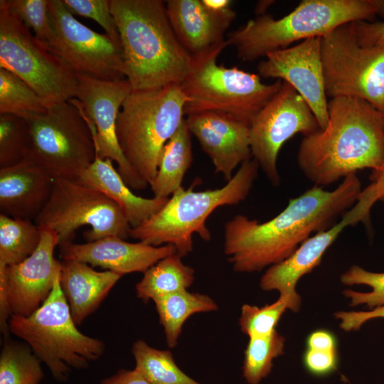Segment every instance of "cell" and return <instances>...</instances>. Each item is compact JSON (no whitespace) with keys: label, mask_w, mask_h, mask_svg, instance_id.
<instances>
[{"label":"cell","mask_w":384,"mask_h":384,"mask_svg":"<svg viewBox=\"0 0 384 384\" xmlns=\"http://www.w3.org/2000/svg\"><path fill=\"white\" fill-rule=\"evenodd\" d=\"M356 174L334 190L315 186L289 201L273 218L260 223L238 214L224 226V252L237 272H259L289 257L311 233L325 230L361 193Z\"/></svg>","instance_id":"1"},{"label":"cell","mask_w":384,"mask_h":384,"mask_svg":"<svg viewBox=\"0 0 384 384\" xmlns=\"http://www.w3.org/2000/svg\"><path fill=\"white\" fill-rule=\"evenodd\" d=\"M326 127L304 137L297 163L315 186H326L384 161V114L368 102L336 97L328 102Z\"/></svg>","instance_id":"2"},{"label":"cell","mask_w":384,"mask_h":384,"mask_svg":"<svg viewBox=\"0 0 384 384\" xmlns=\"http://www.w3.org/2000/svg\"><path fill=\"white\" fill-rule=\"evenodd\" d=\"M132 91L180 84L193 56L177 38L161 0H110Z\"/></svg>","instance_id":"3"},{"label":"cell","mask_w":384,"mask_h":384,"mask_svg":"<svg viewBox=\"0 0 384 384\" xmlns=\"http://www.w3.org/2000/svg\"><path fill=\"white\" fill-rule=\"evenodd\" d=\"M377 16L384 18V0H302L280 18L265 14L247 21L226 40L239 58L250 62L343 24L374 21Z\"/></svg>","instance_id":"4"},{"label":"cell","mask_w":384,"mask_h":384,"mask_svg":"<svg viewBox=\"0 0 384 384\" xmlns=\"http://www.w3.org/2000/svg\"><path fill=\"white\" fill-rule=\"evenodd\" d=\"M259 164L254 159L242 163L223 187L193 191L183 186L173 193L163 207L146 222L131 228L129 237L153 246L171 245L181 257L193 250V235L206 240L211 235L206 221L218 208L244 201L255 181Z\"/></svg>","instance_id":"5"},{"label":"cell","mask_w":384,"mask_h":384,"mask_svg":"<svg viewBox=\"0 0 384 384\" xmlns=\"http://www.w3.org/2000/svg\"><path fill=\"white\" fill-rule=\"evenodd\" d=\"M187 98L178 84L132 91L118 114L116 132L122 154L149 186L166 142L185 119Z\"/></svg>","instance_id":"6"},{"label":"cell","mask_w":384,"mask_h":384,"mask_svg":"<svg viewBox=\"0 0 384 384\" xmlns=\"http://www.w3.org/2000/svg\"><path fill=\"white\" fill-rule=\"evenodd\" d=\"M228 42L193 56L190 70L179 84L187 98L185 115L202 112L227 114L247 124L281 87L282 80L266 84L260 77L217 59Z\"/></svg>","instance_id":"7"},{"label":"cell","mask_w":384,"mask_h":384,"mask_svg":"<svg viewBox=\"0 0 384 384\" xmlns=\"http://www.w3.org/2000/svg\"><path fill=\"white\" fill-rule=\"evenodd\" d=\"M9 329L30 346L60 382L68 380L73 368H87L105 350L103 341L78 329L59 278L49 297L33 314L27 317L10 316Z\"/></svg>","instance_id":"8"},{"label":"cell","mask_w":384,"mask_h":384,"mask_svg":"<svg viewBox=\"0 0 384 384\" xmlns=\"http://www.w3.org/2000/svg\"><path fill=\"white\" fill-rule=\"evenodd\" d=\"M27 120L26 158L54 179L77 181L96 157L91 129L80 107L72 100L54 103Z\"/></svg>","instance_id":"9"},{"label":"cell","mask_w":384,"mask_h":384,"mask_svg":"<svg viewBox=\"0 0 384 384\" xmlns=\"http://www.w3.org/2000/svg\"><path fill=\"white\" fill-rule=\"evenodd\" d=\"M0 68L16 75L50 105L76 97L77 73L0 1Z\"/></svg>","instance_id":"10"},{"label":"cell","mask_w":384,"mask_h":384,"mask_svg":"<svg viewBox=\"0 0 384 384\" xmlns=\"http://www.w3.org/2000/svg\"><path fill=\"white\" fill-rule=\"evenodd\" d=\"M321 49L326 96L358 98L384 113V45H360L349 23L322 36Z\"/></svg>","instance_id":"11"},{"label":"cell","mask_w":384,"mask_h":384,"mask_svg":"<svg viewBox=\"0 0 384 384\" xmlns=\"http://www.w3.org/2000/svg\"><path fill=\"white\" fill-rule=\"evenodd\" d=\"M41 229L58 237V246L73 242L84 225L87 242L107 236L129 237L131 226L119 206L100 191L75 181L55 179L50 196L34 220Z\"/></svg>","instance_id":"12"},{"label":"cell","mask_w":384,"mask_h":384,"mask_svg":"<svg viewBox=\"0 0 384 384\" xmlns=\"http://www.w3.org/2000/svg\"><path fill=\"white\" fill-rule=\"evenodd\" d=\"M53 38L48 48L77 73L103 80L126 79L121 41L79 22L63 0H49Z\"/></svg>","instance_id":"13"},{"label":"cell","mask_w":384,"mask_h":384,"mask_svg":"<svg viewBox=\"0 0 384 384\" xmlns=\"http://www.w3.org/2000/svg\"><path fill=\"white\" fill-rule=\"evenodd\" d=\"M249 127L252 158L274 186L280 181L277 158L283 144L297 134L306 137L320 129L308 104L284 81Z\"/></svg>","instance_id":"14"},{"label":"cell","mask_w":384,"mask_h":384,"mask_svg":"<svg viewBox=\"0 0 384 384\" xmlns=\"http://www.w3.org/2000/svg\"><path fill=\"white\" fill-rule=\"evenodd\" d=\"M78 86L75 99L91 129L96 154L117 164V171L134 190L149 186L133 170L120 149L116 132L118 114L132 92L127 79L103 80L77 73Z\"/></svg>","instance_id":"15"},{"label":"cell","mask_w":384,"mask_h":384,"mask_svg":"<svg viewBox=\"0 0 384 384\" xmlns=\"http://www.w3.org/2000/svg\"><path fill=\"white\" fill-rule=\"evenodd\" d=\"M41 230V242L23 261L0 268V326L7 335L11 315L29 316L49 297L59 278L61 261L54 257L58 235Z\"/></svg>","instance_id":"16"},{"label":"cell","mask_w":384,"mask_h":384,"mask_svg":"<svg viewBox=\"0 0 384 384\" xmlns=\"http://www.w3.org/2000/svg\"><path fill=\"white\" fill-rule=\"evenodd\" d=\"M321 37L269 53L257 70L265 78H277L289 84L308 104L324 129L328 122V102L325 90L321 49Z\"/></svg>","instance_id":"17"},{"label":"cell","mask_w":384,"mask_h":384,"mask_svg":"<svg viewBox=\"0 0 384 384\" xmlns=\"http://www.w3.org/2000/svg\"><path fill=\"white\" fill-rule=\"evenodd\" d=\"M370 209L358 198L339 222L310 236L287 259L269 267L260 279L261 289L278 291L279 296L289 299L292 311L298 312L301 306V297L296 291L299 279L319 265L326 250L344 228L368 220Z\"/></svg>","instance_id":"18"},{"label":"cell","mask_w":384,"mask_h":384,"mask_svg":"<svg viewBox=\"0 0 384 384\" xmlns=\"http://www.w3.org/2000/svg\"><path fill=\"white\" fill-rule=\"evenodd\" d=\"M186 124L226 182L235 169L251 159L249 124L227 114L202 112L187 115Z\"/></svg>","instance_id":"19"},{"label":"cell","mask_w":384,"mask_h":384,"mask_svg":"<svg viewBox=\"0 0 384 384\" xmlns=\"http://www.w3.org/2000/svg\"><path fill=\"white\" fill-rule=\"evenodd\" d=\"M176 253L173 245L153 246L129 242L119 236H107L86 243L73 242L60 246L62 260H74L121 275L144 272L160 260Z\"/></svg>","instance_id":"20"},{"label":"cell","mask_w":384,"mask_h":384,"mask_svg":"<svg viewBox=\"0 0 384 384\" xmlns=\"http://www.w3.org/2000/svg\"><path fill=\"white\" fill-rule=\"evenodd\" d=\"M166 7L177 38L192 56L225 43V32L236 16L231 7L214 11L203 0H169Z\"/></svg>","instance_id":"21"},{"label":"cell","mask_w":384,"mask_h":384,"mask_svg":"<svg viewBox=\"0 0 384 384\" xmlns=\"http://www.w3.org/2000/svg\"><path fill=\"white\" fill-rule=\"evenodd\" d=\"M55 179L26 158L0 169V214L35 220L48 201Z\"/></svg>","instance_id":"22"},{"label":"cell","mask_w":384,"mask_h":384,"mask_svg":"<svg viewBox=\"0 0 384 384\" xmlns=\"http://www.w3.org/2000/svg\"><path fill=\"white\" fill-rule=\"evenodd\" d=\"M122 277L109 270L97 271L80 261H61L60 286L77 326L95 311Z\"/></svg>","instance_id":"23"},{"label":"cell","mask_w":384,"mask_h":384,"mask_svg":"<svg viewBox=\"0 0 384 384\" xmlns=\"http://www.w3.org/2000/svg\"><path fill=\"white\" fill-rule=\"evenodd\" d=\"M77 181L100 191L116 203L132 228L146 222L169 198L154 196L146 198L135 195L114 169L112 161L97 154L94 161Z\"/></svg>","instance_id":"24"},{"label":"cell","mask_w":384,"mask_h":384,"mask_svg":"<svg viewBox=\"0 0 384 384\" xmlns=\"http://www.w3.org/2000/svg\"><path fill=\"white\" fill-rule=\"evenodd\" d=\"M192 161L191 133L184 119L161 151L156 177L150 185L154 197L169 198L181 188Z\"/></svg>","instance_id":"25"},{"label":"cell","mask_w":384,"mask_h":384,"mask_svg":"<svg viewBox=\"0 0 384 384\" xmlns=\"http://www.w3.org/2000/svg\"><path fill=\"white\" fill-rule=\"evenodd\" d=\"M154 302L170 348L176 346L183 325L189 316L218 309L217 304L209 296L187 290L158 297Z\"/></svg>","instance_id":"26"},{"label":"cell","mask_w":384,"mask_h":384,"mask_svg":"<svg viewBox=\"0 0 384 384\" xmlns=\"http://www.w3.org/2000/svg\"><path fill=\"white\" fill-rule=\"evenodd\" d=\"M174 253L160 260L143 274L136 284L137 297L144 302L160 297L187 290L194 281V270Z\"/></svg>","instance_id":"27"},{"label":"cell","mask_w":384,"mask_h":384,"mask_svg":"<svg viewBox=\"0 0 384 384\" xmlns=\"http://www.w3.org/2000/svg\"><path fill=\"white\" fill-rule=\"evenodd\" d=\"M41 239V230L31 220L0 214V268L19 263L31 255Z\"/></svg>","instance_id":"28"},{"label":"cell","mask_w":384,"mask_h":384,"mask_svg":"<svg viewBox=\"0 0 384 384\" xmlns=\"http://www.w3.org/2000/svg\"><path fill=\"white\" fill-rule=\"evenodd\" d=\"M135 368L151 384H201L184 373L176 365L172 353L150 346L144 340L136 341L132 348Z\"/></svg>","instance_id":"29"},{"label":"cell","mask_w":384,"mask_h":384,"mask_svg":"<svg viewBox=\"0 0 384 384\" xmlns=\"http://www.w3.org/2000/svg\"><path fill=\"white\" fill-rule=\"evenodd\" d=\"M50 105L22 79L0 68V114L28 119L45 113Z\"/></svg>","instance_id":"30"},{"label":"cell","mask_w":384,"mask_h":384,"mask_svg":"<svg viewBox=\"0 0 384 384\" xmlns=\"http://www.w3.org/2000/svg\"><path fill=\"white\" fill-rule=\"evenodd\" d=\"M41 361L28 344L6 341L0 354V384H40Z\"/></svg>","instance_id":"31"},{"label":"cell","mask_w":384,"mask_h":384,"mask_svg":"<svg viewBox=\"0 0 384 384\" xmlns=\"http://www.w3.org/2000/svg\"><path fill=\"white\" fill-rule=\"evenodd\" d=\"M285 339L276 330L267 336L250 337L244 353L243 377L258 384L271 372L273 360L284 353Z\"/></svg>","instance_id":"32"},{"label":"cell","mask_w":384,"mask_h":384,"mask_svg":"<svg viewBox=\"0 0 384 384\" xmlns=\"http://www.w3.org/2000/svg\"><path fill=\"white\" fill-rule=\"evenodd\" d=\"M28 143V120L14 114H0V169L23 161Z\"/></svg>","instance_id":"33"},{"label":"cell","mask_w":384,"mask_h":384,"mask_svg":"<svg viewBox=\"0 0 384 384\" xmlns=\"http://www.w3.org/2000/svg\"><path fill=\"white\" fill-rule=\"evenodd\" d=\"M287 309L292 310V304L288 298L282 296L272 304L262 307L244 304L239 319L240 329L249 338L267 336L275 330Z\"/></svg>","instance_id":"34"},{"label":"cell","mask_w":384,"mask_h":384,"mask_svg":"<svg viewBox=\"0 0 384 384\" xmlns=\"http://www.w3.org/2000/svg\"><path fill=\"white\" fill-rule=\"evenodd\" d=\"M340 279L346 285L366 284L372 288L369 292L345 289L343 294L350 299L351 306L364 304L370 308L384 306V272H372L353 265L343 273Z\"/></svg>","instance_id":"35"},{"label":"cell","mask_w":384,"mask_h":384,"mask_svg":"<svg viewBox=\"0 0 384 384\" xmlns=\"http://www.w3.org/2000/svg\"><path fill=\"white\" fill-rule=\"evenodd\" d=\"M10 11L34 32L35 37L48 46L53 38L49 0H6Z\"/></svg>","instance_id":"36"},{"label":"cell","mask_w":384,"mask_h":384,"mask_svg":"<svg viewBox=\"0 0 384 384\" xmlns=\"http://www.w3.org/2000/svg\"><path fill=\"white\" fill-rule=\"evenodd\" d=\"M73 14L92 18L99 23L105 33L120 41L115 20L110 10V0H63Z\"/></svg>","instance_id":"37"},{"label":"cell","mask_w":384,"mask_h":384,"mask_svg":"<svg viewBox=\"0 0 384 384\" xmlns=\"http://www.w3.org/2000/svg\"><path fill=\"white\" fill-rule=\"evenodd\" d=\"M305 368L315 376H325L336 370L337 351H322L307 348L303 357Z\"/></svg>","instance_id":"38"},{"label":"cell","mask_w":384,"mask_h":384,"mask_svg":"<svg viewBox=\"0 0 384 384\" xmlns=\"http://www.w3.org/2000/svg\"><path fill=\"white\" fill-rule=\"evenodd\" d=\"M353 27L360 45H384V21L353 22Z\"/></svg>","instance_id":"39"},{"label":"cell","mask_w":384,"mask_h":384,"mask_svg":"<svg viewBox=\"0 0 384 384\" xmlns=\"http://www.w3.org/2000/svg\"><path fill=\"white\" fill-rule=\"evenodd\" d=\"M307 348L322 351L336 350V339L329 331L319 329L311 333L306 339Z\"/></svg>","instance_id":"40"},{"label":"cell","mask_w":384,"mask_h":384,"mask_svg":"<svg viewBox=\"0 0 384 384\" xmlns=\"http://www.w3.org/2000/svg\"><path fill=\"white\" fill-rule=\"evenodd\" d=\"M100 384H151V383L134 368L133 370L121 369L114 375L103 379Z\"/></svg>","instance_id":"41"},{"label":"cell","mask_w":384,"mask_h":384,"mask_svg":"<svg viewBox=\"0 0 384 384\" xmlns=\"http://www.w3.org/2000/svg\"><path fill=\"white\" fill-rule=\"evenodd\" d=\"M370 179L372 183L364 191L374 203L384 201V161L378 169L372 171Z\"/></svg>","instance_id":"42"},{"label":"cell","mask_w":384,"mask_h":384,"mask_svg":"<svg viewBox=\"0 0 384 384\" xmlns=\"http://www.w3.org/2000/svg\"><path fill=\"white\" fill-rule=\"evenodd\" d=\"M204 4L214 11H223L230 8L232 1L230 0H203Z\"/></svg>","instance_id":"43"},{"label":"cell","mask_w":384,"mask_h":384,"mask_svg":"<svg viewBox=\"0 0 384 384\" xmlns=\"http://www.w3.org/2000/svg\"><path fill=\"white\" fill-rule=\"evenodd\" d=\"M274 1H260L255 7L257 16L265 14L267 8L272 4Z\"/></svg>","instance_id":"44"},{"label":"cell","mask_w":384,"mask_h":384,"mask_svg":"<svg viewBox=\"0 0 384 384\" xmlns=\"http://www.w3.org/2000/svg\"><path fill=\"white\" fill-rule=\"evenodd\" d=\"M383 114H384V113H383Z\"/></svg>","instance_id":"45"}]
</instances>
